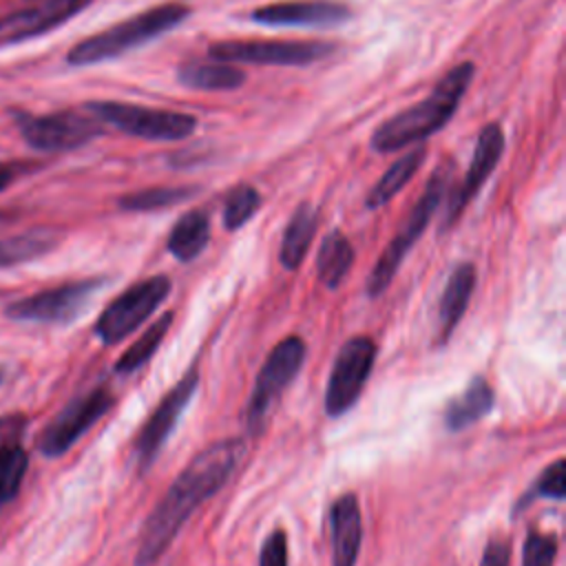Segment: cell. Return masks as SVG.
Returning <instances> with one entry per match:
<instances>
[{"label": "cell", "mask_w": 566, "mask_h": 566, "mask_svg": "<svg viewBox=\"0 0 566 566\" xmlns=\"http://www.w3.org/2000/svg\"><path fill=\"white\" fill-rule=\"evenodd\" d=\"M243 453V438H223L206 447L186 464L146 517L135 555L137 566H150L168 551L192 511L228 482Z\"/></svg>", "instance_id": "1"}, {"label": "cell", "mask_w": 566, "mask_h": 566, "mask_svg": "<svg viewBox=\"0 0 566 566\" xmlns=\"http://www.w3.org/2000/svg\"><path fill=\"white\" fill-rule=\"evenodd\" d=\"M475 75L473 62L451 66L431 88V93L385 119L371 135L369 144L376 153H394L413 144H422L442 130L455 115L471 80Z\"/></svg>", "instance_id": "2"}, {"label": "cell", "mask_w": 566, "mask_h": 566, "mask_svg": "<svg viewBox=\"0 0 566 566\" xmlns=\"http://www.w3.org/2000/svg\"><path fill=\"white\" fill-rule=\"evenodd\" d=\"M190 7L181 2H164L139 11L122 22H115L80 42H75L66 53V64L91 66L126 55L128 51L144 46L170 29L186 22Z\"/></svg>", "instance_id": "3"}, {"label": "cell", "mask_w": 566, "mask_h": 566, "mask_svg": "<svg viewBox=\"0 0 566 566\" xmlns=\"http://www.w3.org/2000/svg\"><path fill=\"white\" fill-rule=\"evenodd\" d=\"M451 177H453V164L451 161H440L436 166V170L429 175L422 195L418 197L411 212L407 214V219L398 228L396 237L387 243V248L382 250V254L378 256L376 265L371 268V272L367 276L365 290H367L369 296H380L387 290V285L394 281L402 259L416 245V241L427 230L429 221L433 219L436 210L440 208L442 199L447 197V192L451 188Z\"/></svg>", "instance_id": "4"}, {"label": "cell", "mask_w": 566, "mask_h": 566, "mask_svg": "<svg viewBox=\"0 0 566 566\" xmlns=\"http://www.w3.org/2000/svg\"><path fill=\"white\" fill-rule=\"evenodd\" d=\"M84 111L102 124L148 142H179L197 130V117L181 111L150 108L117 99H91L84 104Z\"/></svg>", "instance_id": "5"}, {"label": "cell", "mask_w": 566, "mask_h": 566, "mask_svg": "<svg viewBox=\"0 0 566 566\" xmlns=\"http://www.w3.org/2000/svg\"><path fill=\"white\" fill-rule=\"evenodd\" d=\"M305 360V343L298 336H285L279 340L261 365L250 398L243 409V424L250 436H259L270 418L272 407L287 385L294 380Z\"/></svg>", "instance_id": "6"}, {"label": "cell", "mask_w": 566, "mask_h": 566, "mask_svg": "<svg viewBox=\"0 0 566 566\" xmlns=\"http://www.w3.org/2000/svg\"><path fill=\"white\" fill-rule=\"evenodd\" d=\"M13 124L22 142L38 153H69L104 133L102 122L91 113L80 111H53L40 115L15 111Z\"/></svg>", "instance_id": "7"}, {"label": "cell", "mask_w": 566, "mask_h": 566, "mask_svg": "<svg viewBox=\"0 0 566 566\" xmlns=\"http://www.w3.org/2000/svg\"><path fill=\"white\" fill-rule=\"evenodd\" d=\"M332 53L334 44L307 40H217L208 44V57L228 64L307 66Z\"/></svg>", "instance_id": "8"}, {"label": "cell", "mask_w": 566, "mask_h": 566, "mask_svg": "<svg viewBox=\"0 0 566 566\" xmlns=\"http://www.w3.org/2000/svg\"><path fill=\"white\" fill-rule=\"evenodd\" d=\"M170 287L172 283L164 274H155L130 285L99 314L95 321V336L104 345H117L168 298Z\"/></svg>", "instance_id": "9"}, {"label": "cell", "mask_w": 566, "mask_h": 566, "mask_svg": "<svg viewBox=\"0 0 566 566\" xmlns=\"http://www.w3.org/2000/svg\"><path fill=\"white\" fill-rule=\"evenodd\" d=\"M102 285L104 279H82L51 290H42L13 301L7 307V316L22 323L66 325L84 312V307Z\"/></svg>", "instance_id": "10"}, {"label": "cell", "mask_w": 566, "mask_h": 566, "mask_svg": "<svg viewBox=\"0 0 566 566\" xmlns=\"http://www.w3.org/2000/svg\"><path fill=\"white\" fill-rule=\"evenodd\" d=\"M376 345L369 336H352L345 340L334 358L327 389H325V411L332 418L349 411L360 398L367 378L374 369Z\"/></svg>", "instance_id": "11"}, {"label": "cell", "mask_w": 566, "mask_h": 566, "mask_svg": "<svg viewBox=\"0 0 566 566\" xmlns=\"http://www.w3.org/2000/svg\"><path fill=\"white\" fill-rule=\"evenodd\" d=\"M115 398L108 387H95L71 400L40 433V453L55 458L66 453L111 407Z\"/></svg>", "instance_id": "12"}, {"label": "cell", "mask_w": 566, "mask_h": 566, "mask_svg": "<svg viewBox=\"0 0 566 566\" xmlns=\"http://www.w3.org/2000/svg\"><path fill=\"white\" fill-rule=\"evenodd\" d=\"M502 155H504V130L497 122H489L478 133L475 148H473L469 168L464 172V179L455 188H449L447 192L442 230H449L462 217L464 208L471 203V199L482 190L491 172L497 168Z\"/></svg>", "instance_id": "13"}, {"label": "cell", "mask_w": 566, "mask_h": 566, "mask_svg": "<svg viewBox=\"0 0 566 566\" xmlns=\"http://www.w3.org/2000/svg\"><path fill=\"white\" fill-rule=\"evenodd\" d=\"M199 385V369L192 365L179 382L161 398V402L155 407V411L148 416V420L142 424L137 438H135V455L142 471H146L166 440L170 438L175 424L179 422L184 409L188 407L195 389Z\"/></svg>", "instance_id": "14"}, {"label": "cell", "mask_w": 566, "mask_h": 566, "mask_svg": "<svg viewBox=\"0 0 566 566\" xmlns=\"http://www.w3.org/2000/svg\"><path fill=\"white\" fill-rule=\"evenodd\" d=\"M91 2L93 0H31L27 7L0 18V44L40 38L69 22Z\"/></svg>", "instance_id": "15"}, {"label": "cell", "mask_w": 566, "mask_h": 566, "mask_svg": "<svg viewBox=\"0 0 566 566\" xmlns=\"http://www.w3.org/2000/svg\"><path fill=\"white\" fill-rule=\"evenodd\" d=\"M352 9L336 0H281L256 7L250 20L265 27L334 29L349 22Z\"/></svg>", "instance_id": "16"}, {"label": "cell", "mask_w": 566, "mask_h": 566, "mask_svg": "<svg viewBox=\"0 0 566 566\" xmlns=\"http://www.w3.org/2000/svg\"><path fill=\"white\" fill-rule=\"evenodd\" d=\"M329 535L332 566H356L363 542V520L354 493H343L334 500L329 509Z\"/></svg>", "instance_id": "17"}, {"label": "cell", "mask_w": 566, "mask_h": 566, "mask_svg": "<svg viewBox=\"0 0 566 566\" xmlns=\"http://www.w3.org/2000/svg\"><path fill=\"white\" fill-rule=\"evenodd\" d=\"M473 287H475L473 263L469 261L458 263L449 274V281L444 285V292L438 305V343H447L453 329L458 327V323L462 321L467 305L471 301Z\"/></svg>", "instance_id": "18"}, {"label": "cell", "mask_w": 566, "mask_h": 566, "mask_svg": "<svg viewBox=\"0 0 566 566\" xmlns=\"http://www.w3.org/2000/svg\"><path fill=\"white\" fill-rule=\"evenodd\" d=\"M316 226H318L316 208L307 201L298 203L283 230V239H281V248H279V261L285 270L294 272L303 263V259L314 241Z\"/></svg>", "instance_id": "19"}, {"label": "cell", "mask_w": 566, "mask_h": 566, "mask_svg": "<svg viewBox=\"0 0 566 566\" xmlns=\"http://www.w3.org/2000/svg\"><path fill=\"white\" fill-rule=\"evenodd\" d=\"M493 402H495V398H493L491 385L484 378L475 376L460 396H455L447 402L444 413H442L444 427L449 431H462V429L475 424L478 420H482L493 409Z\"/></svg>", "instance_id": "20"}, {"label": "cell", "mask_w": 566, "mask_h": 566, "mask_svg": "<svg viewBox=\"0 0 566 566\" xmlns=\"http://www.w3.org/2000/svg\"><path fill=\"white\" fill-rule=\"evenodd\" d=\"M424 157H427V146L424 144H418L411 150H407L402 157H398L382 172V177L374 184V188L367 192L365 206L369 210H376V208H382L385 203H389L411 181V177L420 170Z\"/></svg>", "instance_id": "21"}, {"label": "cell", "mask_w": 566, "mask_h": 566, "mask_svg": "<svg viewBox=\"0 0 566 566\" xmlns=\"http://www.w3.org/2000/svg\"><path fill=\"white\" fill-rule=\"evenodd\" d=\"M177 80L192 91H237L245 82V73L228 62H190L177 69Z\"/></svg>", "instance_id": "22"}, {"label": "cell", "mask_w": 566, "mask_h": 566, "mask_svg": "<svg viewBox=\"0 0 566 566\" xmlns=\"http://www.w3.org/2000/svg\"><path fill=\"white\" fill-rule=\"evenodd\" d=\"M210 241V219L203 210H190L177 219L172 226L166 248L177 261L197 259Z\"/></svg>", "instance_id": "23"}, {"label": "cell", "mask_w": 566, "mask_h": 566, "mask_svg": "<svg viewBox=\"0 0 566 566\" xmlns=\"http://www.w3.org/2000/svg\"><path fill=\"white\" fill-rule=\"evenodd\" d=\"M354 263V248L340 230L325 234L316 256V272L327 290H336Z\"/></svg>", "instance_id": "24"}, {"label": "cell", "mask_w": 566, "mask_h": 566, "mask_svg": "<svg viewBox=\"0 0 566 566\" xmlns=\"http://www.w3.org/2000/svg\"><path fill=\"white\" fill-rule=\"evenodd\" d=\"M57 243H60V234L53 230H46V228H35L29 232L2 237L0 239V270L44 256Z\"/></svg>", "instance_id": "25"}, {"label": "cell", "mask_w": 566, "mask_h": 566, "mask_svg": "<svg viewBox=\"0 0 566 566\" xmlns=\"http://www.w3.org/2000/svg\"><path fill=\"white\" fill-rule=\"evenodd\" d=\"M195 190L192 186H153L119 197L117 206L126 212H155L188 201Z\"/></svg>", "instance_id": "26"}, {"label": "cell", "mask_w": 566, "mask_h": 566, "mask_svg": "<svg viewBox=\"0 0 566 566\" xmlns=\"http://www.w3.org/2000/svg\"><path fill=\"white\" fill-rule=\"evenodd\" d=\"M170 323H172V312H166L161 314L122 356L119 360L115 363V371L117 374H133L135 369H139L142 365H146L153 354L159 349L161 340L166 338L168 329H170Z\"/></svg>", "instance_id": "27"}, {"label": "cell", "mask_w": 566, "mask_h": 566, "mask_svg": "<svg viewBox=\"0 0 566 566\" xmlns=\"http://www.w3.org/2000/svg\"><path fill=\"white\" fill-rule=\"evenodd\" d=\"M261 208V192L250 184L234 186L223 201V228L234 232L243 228Z\"/></svg>", "instance_id": "28"}, {"label": "cell", "mask_w": 566, "mask_h": 566, "mask_svg": "<svg viewBox=\"0 0 566 566\" xmlns=\"http://www.w3.org/2000/svg\"><path fill=\"white\" fill-rule=\"evenodd\" d=\"M27 467H29V455L22 449V444L11 449L0 460V509L7 506L18 495L24 473H27Z\"/></svg>", "instance_id": "29"}, {"label": "cell", "mask_w": 566, "mask_h": 566, "mask_svg": "<svg viewBox=\"0 0 566 566\" xmlns=\"http://www.w3.org/2000/svg\"><path fill=\"white\" fill-rule=\"evenodd\" d=\"M566 495V469H564V460H555L553 464H548L542 475L535 480L533 489L520 500L517 509H524L528 500L533 497H551V500H564Z\"/></svg>", "instance_id": "30"}, {"label": "cell", "mask_w": 566, "mask_h": 566, "mask_svg": "<svg viewBox=\"0 0 566 566\" xmlns=\"http://www.w3.org/2000/svg\"><path fill=\"white\" fill-rule=\"evenodd\" d=\"M555 557H557V537L553 533L528 528L524 548H522V566H553Z\"/></svg>", "instance_id": "31"}, {"label": "cell", "mask_w": 566, "mask_h": 566, "mask_svg": "<svg viewBox=\"0 0 566 566\" xmlns=\"http://www.w3.org/2000/svg\"><path fill=\"white\" fill-rule=\"evenodd\" d=\"M259 566H287V533L274 528L261 546Z\"/></svg>", "instance_id": "32"}, {"label": "cell", "mask_w": 566, "mask_h": 566, "mask_svg": "<svg viewBox=\"0 0 566 566\" xmlns=\"http://www.w3.org/2000/svg\"><path fill=\"white\" fill-rule=\"evenodd\" d=\"M24 429H27V418L22 413L0 416V460L22 442Z\"/></svg>", "instance_id": "33"}, {"label": "cell", "mask_w": 566, "mask_h": 566, "mask_svg": "<svg viewBox=\"0 0 566 566\" xmlns=\"http://www.w3.org/2000/svg\"><path fill=\"white\" fill-rule=\"evenodd\" d=\"M509 557H511V548L504 539H489L484 553H482V562L480 566H509Z\"/></svg>", "instance_id": "34"}, {"label": "cell", "mask_w": 566, "mask_h": 566, "mask_svg": "<svg viewBox=\"0 0 566 566\" xmlns=\"http://www.w3.org/2000/svg\"><path fill=\"white\" fill-rule=\"evenodd\" d=\"M11 181H13V170H11L9 166L0 164V192H2Z\"/></svg>", "instance_id": "35"}, {"label": "cell", "mask_w": 566, "mask_h": 566, "mask_svg": "<svg viewBox=\"0 0 566 566\" xmlns=\"http://www.w3.org/2000/svg\"><path fill=\"white\" fill-rule=\"evenodd\" d=\"M4 221H7V214H4V212H0V226H2Z\"/></svg>", "instance_id": "36"}, {"label": "cell", "mask_w": 566, "mask_h": 566, "mask_svg": "<svg viewBox=\"0 0 566 566\" xmlns=\"http://www.w3.org/2000/svg\"><path fill=\"white\" fill-rule=\"evenodd\" d=\"M2 380H4V369L0 367V382H2Z\"/></svg>", "instance_id": "37"}, {"label": "cell", "mask_w": 566, "mask_h": 566, "mask_svg": "<svg viewBox=\"0 0 566 566\" xmlns=\"http://www.w3.org/2000/svg\"><path fill=\"white\" fill-rule=\"evenodd\" d=\"M29 2H31V0H29Z\"/></svg>", "instance_id": "38"}]
</instances>
